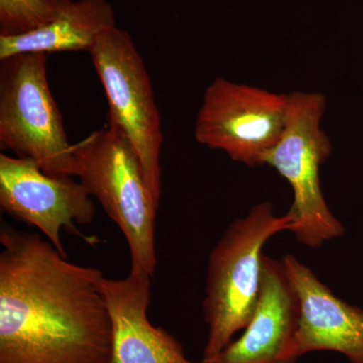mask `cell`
<instances>
[{
	"mask_svg": "<svg viewBox=\"0 0 363 363\" xmlns=\"http://www.w3.org/2000/svg\"><path fill=\"white\" fill-rule=\"evenodd\" d=\"M326 104L320 93L289 94L285 130L262 160V164L276 169L292 187L293 204L286 213L292 221L290 231L298 242L311 248L345 233L325 201L320 182V168L332 152L330 140L321 126Z\"/></svg>",
	"mask_w": 363,
	"mask_h": 363,
	"instance_id": "277c9868",
	"label": "cell"
},
{
	"mask_svg": "<svg viewBox=\"0 0 363 363\" xmlns=\"http://www.w3.org/2000/svg\"><path fill=\"white\" fill-rule=\"evenodd\" d=\"M63 0H0V37H18L51 23Z\"/></svg>",
	"mask_w": 363,
	"mask_h": 363,
	"instance_id": "4fadbf2b",
	"label": "cell"
},
{
	"mask_svg": "<svg viewBox=\"0 0 363 363\" xmlns=\"http://www.w3.org/2000/svg\"><path fill=\"white\" fill-rule=\"evenodd\" d=\"M89 54L106 94L108 125L130 143L160 202L164 136L145 62L130 33L117 26L99 35Z\"/></svg>",
	"mask_w": 363,
	"mask_h": 363,
	"instance_id": "8992f818",
	"label": "cell"
},
{
	"mask_svg": "<svg viewBox=\"0 0 363 363\" xmlns=\"http://www.w3.org/2000/svg\"><path fill=\"white\" fill-rule=\"evenodd\" d=\"M288 111L289 94L216 78L205 91L195 138L234 162L262 166L283 135Z\"/></svg>",
	"mask_w": 363,
	"mask_h": 363,
	"instance_id": "52a82bcc",
	"label": "cell"
},
{
	"mask_svg": "<svg viewBox=\"0 0 363 363\" xmlns=\"http://www.w3.org/2000/svg\"><path fill=\"white\" fill-rule=\"evenodd\" d=\"M0 207L16 220L39 229L62 255H67L62 230L83 235L77 226L89 225L96 206L73 177L48 175L37 162L0 155Z\"/></svg>",
	"mask_w": 363,
	"mask_h": 363,
	"instance_id": "ba28073f",
	"label": "cell"
},
{
	"mask_svg": "<svg viewBox=\"0 0 363 363\" xmlns=\"http://www.w3.org/2000/svg\"><path fill=\"white\" fill-rule=\"evenodd\" d=\"M0 147L48 175L74 177L73 145L50 90L45 54L0 61Z\"/></svg>",
	"mask_w": 363,
	"mask_h": 363,
	"instance_id": "5b68a950",
	"label": "cell"
},
{
	"mask_svg": "<svg viewBox=\"0 0 363 363\" xmlns=\"http://www.w3.org/2000/svg\"><path fill=\"white\" fill-rule=\"evenodd\" d=\"M300 300V323L296 337L298 359L313 351H335L350 363H363V311L344 302L322 283L314 272L296 259H283Z\"/></svg>",
	"mask_w": 363,
	"mask_h": 363,
	"instance_id": "8fae6325",
	"label": "cell"
},
{
	"mask_svg": "<svg viewBox=\"0 0 363 363\" xmlns=\"http://www.w3.org/2000/svg\"><path fill=\"white\" fill-rule=\"evenodd\" d=\"M288 214L278 216L264 202L234 220L209 255L203 314L208 336L203 359H210L245 330L259 300L262 250L272 236L291 229Z\"/></svg>",
	"mask_w": 363,
	"mask_h": 363,
	"instance_id": "7a4b0ae2",
	"label": "cell"
},
{
	"mask_svg": "<svg viewBox=\"0 0 363 363\" xmlns=\"http://www.w3.org/2000/svg\"><path fill=\"white\" fill-rule=\"evenodd\" d=\"M0 363H111L104 272L38 233L0 230Z\"/></svg>",
	"mask_w": 363,
	"mask_h": 363,
	"instance_id": "6da1fadb",
	"label": "cell"
},
{
	"mask_svg": "<svg viewBox=\"0 0 363 363\" xmlns=\"http://www.w3.org/2000/svg\"><path fill=\"white\" fill-rule=\"evenodd\" d=\"M300 300L284 260L262 257L259 300L240 338L205 363H296Z\"/></svg>",
	"mask_w": 363,
	"mask_h": 363,
	"instance_id": "9c48e42d",
	"label": "cell"
},
{
	"mask_svg": "<svg viewBox=\"0 0 363 363\" xmlns=\"http://www.w3.org/2000/svg\"><path fill=\"white\" fill-rule=\"evenodd\" d=\"M73 161L74 177L123 233L131 269L154 276L160 202L130 143L108 125L73 145Z\"/></svg>",
	"mask_w": 363,
	"mask_h": 363,
	"instance_id": "3957f363",
	"label": "cell"
},
{
	"mask_svg": "<svg viewBox=\"0 0 363 363\" xmlns=\"http://www.w3.org/2000/svg\"><path fill=\"white\" fill-rule=\"evenodd\" d=\"M152 276L130 269L124 279H104L105 302L111 319V363L193 362L183 346L147 317L152 301Z\"/></svg>",
	"mask_w": 363,
	"mask_h": 363,
	"instance_id": "30bf717a",
	"label": "cell"
},
{
	"mask_svg": "<svg viewBox=\"0 0 363 363\" xmlns=\"http://www.w3.org/2000/svg\"><path fill=\"white\" fill-rule=\"evenodd\" d=\"M113 7L107 0H63L56 18L35 32L0 37V61L26 52H89L99 35L116 28Z\"/></svg>",
	"mask_w": 363,
	"mask_h": 363,
	"instance_id": "7c38bea8",
	"label": "cell"
}]
</instances>
